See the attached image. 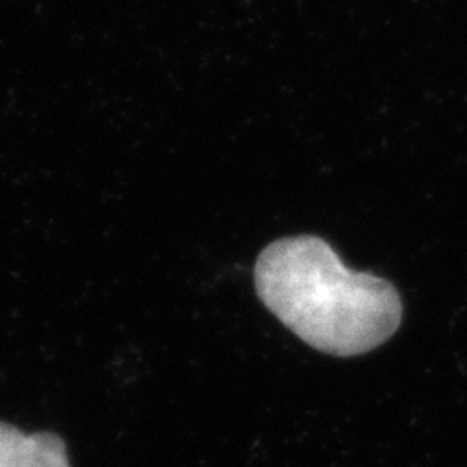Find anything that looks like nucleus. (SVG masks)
I'll use <instances>...</instances> for the list:
<instances>
[{
    "instance_id": "1",
    "label": "nucleus",
    "mask_w": 467,
    "mask_h": 467,
    "mask_svg": "<svg viewBox=\"0 0 467 467\" xmlns=\"http://www.w3.org/2000/svg\"><path fill=\"white\" fill-rule=\"evenodd\" d=\"M261 302L312 348L357 357L386 343L403 316L400 292L386 279L355 273L317 236L269 244L255 263Z\"/></svg>"
},
{
    "instance_id": "2",
    "label": "nucleus",
    "mask_w": 467,
    "mask_h": 467,
    "mask_svg": "<svg viewBox=\"0 0 467 467\" xmlns=\"http://www.w3.org/2000/svg\"><path fill=\"white\" fill-rule=\"evenodd\" d=\"M0 467H70V463L65 442L57 434H26L0 422Z\"/></svg>"
}]
</instances>
